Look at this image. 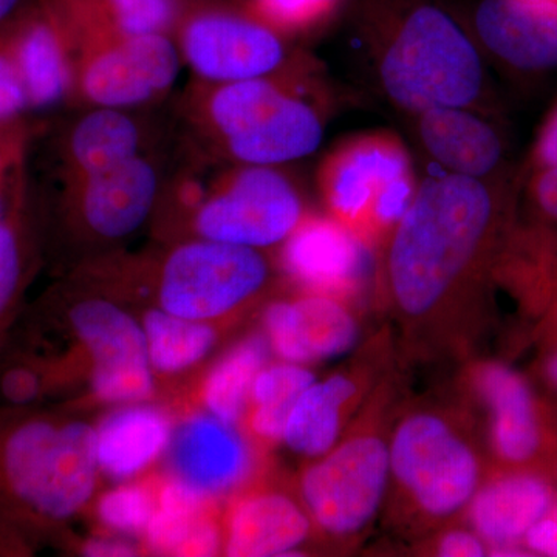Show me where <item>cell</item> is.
<instances>
[{"instance_id": "obj_39", "label": "cell", "mask_w": 557, "mask_h": 557, "mask_svg": "<svg viewBox=\"0 0 557 557\" xmlns=\"http://www.w3.org/2000/svg\"><path fill=\"white\" fill-rule=\"evenodd\" d=\"M534 199L545 214L557 220V166L542 170L534 183Z\"/></svg>"}, {"instance_id": "obj_37", "label": "cell", "mask_w": 557, "mask_h": 557, "mask_svg": "<svg viewBox=\"0 0 557 557\" xmlns=\"http://www.w3.org/2000/svg\"><path fill=\"white\" fill-rule=\"evenodd\" d=\"M437 552L440 556L445 557H480L486 555L482 537L479 534H472L463 530L446 533L438 542Z\"/></svg>"}, {"instance_id": "obj_2", "label": "cell", "mask_w": 557, "mask_h": 557, "mask_svg": "<svg viewBox=\"0 0 557 557\" xmlns=\"http://www.w3.org/2000/svg\"><path fill=\"white\" fill-rule=\"evenodd\" d=\"M95 426L38 408L0 406V556H28L97 493Z\"/></svg>"}, {"instance_id": "obj_38", "label": "cell", "mask_w": 557, "mask_h": 557, "mask_svg": "<svg viewBox=\"0 0 557 557\" xmlns=\"http://www.w3.org/2000/svg\"><path fill=\"white\" fill-rule=\"evenodd\" d=\"M79 552L84 556L91 557H127L137 556L138 548L126 537L120 534L106 533L101 536L87 539L84 545H81Z\"/></svg>"}, {"instance_id": "obj_7", "label": "cell", "mask_w": 557, "mask_h": 557, "mask_svg": "<svg viewBox=\"0 0 557 557\" xmlns=\"http://www.w3.org/2000/svg\"><path fill=\"white\" fill-rule=\"evenodd\" d=\"M172 38L201 83L262 78L302 62L289 53L288 36L244 0H183Z\"/></svg>"}, {"instance_id": "obj_34", "label": "cell", "mask_w": 557, "mask_h": 557, "mask_svg": "<svg viewBox=\"0 0 557 557\" xmlns=\"http://www.w3.org/2000/svg\"><path fill=\"white\" fill-rule=\"evenodd\" d=\"M282 35H307L327 25L346 0H244Z\"/></svg>"}, {"instance_id": "obj_42", "label": "cell", "mask_w": 557, "mask_h": 557, "mask_svg": "<svg viewBox=\"0 0 557 557\" xmlns=\"http://www.w3.org/2000/svg\"><path fill=\"white\" fill-rule=\"evenodd\" d=\"M545 375H547V380L552 383V386L557 388V354L548 359L547 366H545Z\"/></svg>"}, {"instance_id": "obj_40", "label": "cell", "mask_w": 557, "mask_h": 557, "mask_svg": "<svg viewBox=\"0 0 557 557\" xmlns=\"http://www.w3.org/2000/svg\"><path fill=\"white\" fill-rule=\"evenodd\" d=\"M534 157H536V161L541 164L542 170L557 166V109L549 116L544 129L541 132Z\"/></svg>"}, {"instance_id": "obj_6", "label": "cell", "mask_w": 557, "mask_h": 557, "mask_svg": "<svg viewBox=\"0 0 557 557\" xmlns=\"http://www.w3.org/2000/svg\"><path fill=\"white\" fill-rule=\"evenodd\" d=\"M318 186L329 214L372 248L386 245L420 185L401 138L373 131L330 150L319 166Z\"/></svg>"}, {"instance_id": "obj_28", "label": "cell", "mask_w": 557, "mask_h": 557, "mask_svg": "<svg viewBox=\"0 0 557 557\" xmlns=\"http://www.w3.org/2000/svg\"><path fill=\"white\" fill-rule=\"evenodd\" d=\"M357 394V384L347 375L314 381L293 406L282 442L300 456H324L335 448L344 413Z\"/></svg>"}, {"instance_id": "obj_36", "label": "cell", "mask_w": 557, "mask_h": 557, "mask_svg": "<svg viewBox=\"0 0 557 557\" xmlns=\"http://www.w3.org/2000/svg\"><path fill=\"white\" fill-rule=\"evenodd\" d=\"M523 542L534 555L557 557V502L530 528Z\"/></svg>"}, {"instance_id": "obj_14", "label": "cell", "mask_w": 557, "mask_h": 557, "mask_svg": "<svg viewBox=\"0 0 557 557\" xmlns=\"http://www.w3.org/2000/svg\"><path fill=\"white\" fill-rule=\"evenodd\" d=\"M164 460L168 478L219 502L247 485L256 467L251 445L239 426L203 409L186 413L174 424Z\"/></svg>"}, {"instance_id": "obj_17", "label": "cell", "mask_w": 557, "mask_h": 557, "mask_svg": "<svg viewBox=\"0 0 557 557\" xmlns=\"http://www.w3.org/2000/svg\"><path fill=\"white\" fill-rule=\"evenodd\" d=\"M358 324L339 299L304 293L276 300L263 311V335L281 361L309 366L347 354Z\"/></svg>"}, {"instance_id": "obj_11", "label": "cell", "mask_w": 557, "mask_h": 557, "mask_svg": "<svg viewBox=\"0 0 557 557\" xmlns=\"http://www.w3.org/2000/svg\"><path fill=\"white\" fill-rule=\"evenodd\" d=\"M388 457L391 474L432 518H449L478 493L480 465L474 450L434 413L405 418L388 445Z\"/></svg>"}, {"instance_id": "obj_43", "label": "cell", "mask_w": 557, "mask_h": 557, "mask_svg": "<svg viewBox=\"0 0 557 557\" xmlns=\"http://www.w3.org/2000/svg\"><path fill=\"white\" fill-rule=\"evenodd\" d=\"M528 2L555 3L557 5V0H528Z\"/></svg>"}, {"instance_id": "obj_27", "label": "cell", "mask_w": 557, "mask_h": 557, "mask_svg": "<svg viewBox=\"0 0 557 557\" xmlns=\"http://www.w3.org/2000/svg\"><path fill=\"white\" fill-rule=\"evenodd\" d=\"M62 11L76 47L79 42L112 36L171 35L183 0H54Z\"/></svg>"}, {"instance_id": "obj_3", "label": "cell", "mask_w": 557, "mask_h": 557, "mask_svg": "<svg viewBox=\"0 0 557 557\" xmlns=\"http://www.w3.org/2000/svg\"><path fill=\"white\" fill-rule=\"evenodd\" d=\"M381 89L406 112L474 108L485 72L474 38L432 0H362Z\"/></svg>"}, {"instance_id": "obj_33", "label": "cell", "mask_w": 557, "mask_h": 557, "mask_svg": "<svg viewBox=\"0 0 557 557\" xmlns=\"http://www.w3.org/2000/svg\"><path fill=\"white\" fill-rule=\"evenodd\" d=\"M159 479L127 480L98 497L95 516L108 533L143 537L157 508Z\"/></svg>"}, {"instance_id": "obj_23", "label": "cell", "mask_w": 557, "mask_h": 557, "mask_svg": "<svg viewBox=\"0 0 557 557\" xmlns=\"http://www.w3.org/2000/svg\"><path fill=\"white\" fill-rule=\"evenodd\" d=\"M145 131L131 110L94 108L65 131L58 148L60 182L90 177L143 156Z\"/></svg>"}, {"instance_id": "obj_22", "label": "cell", "mask_w": 557, "mask_h": 557, "mask_svg": "<svg viewBox=\"0 0 557 557\" xmlns=\"http://www.w3.org/2000/svg\"><path fill=\"white\" fill-rule=\"evenodd\" d=\"M143 545L159 556H215L223 552L219 500L189 490L177 480L159 479L157 508Z\"/></svg>"}, {"instance_id": "obj_10", "label": "cell", "mask_w": 557, "mask_h": 557, "mask_svg": "<svg viewBox=\"0 0 557 557\" xmlns=\"http://www.w3.org/2000/svg\"><path fill=\"white\" fill-rule=\"evenodd\" d=\"M182 64L171 35L83 40L76 47L70 101L89 109H137L163 98Z\"/></svg>"}, {"instance_id": "obj_8", "label": "cell", "mask_w": 557, "mask_h": 557, "mask_svg": "<svg viewBox=\"0 0 557 557\" xmlns=\"http://www.w3.org/2000/svg\"><path fill=\"white\" fill-rule=\"evenodd\" d=\"M150 274L157 307L218 324L258 298L271 269L260 249L189 237L156 260Z\"/></svg>"}, {"instance_id": "obj_25", "label": "cell", "mask_w": 557, "mask_h": 557, "mask_svg": "<svg viewBox=\"0 0 557 557\" xmlns=\"http://www.w3.org/2000/svg\"><path fill=\"white\" fill-rule=\"evenodd\" d=\"M417 119L421 145L449 174L486 178L496 170L502 157L500 139L471 109H429Z\"/></svg>"}, {"instance_id": "obj_21", "label": "cell", "mask_w": 557, "mask_h": 557, "mask_svg": "<svg viewBox=\"0 0 557 557\" xmlns=\"http://www.w3.org/2000/svg\"><path fill=\"white\" fill-rule=\"evenodd\" d=\"M175 421L150 401L113 406L95 426L98 465L113 482H127L145 474L166 456Z\"/></svg>"}, {"instance_id": "obj_13", "label": "cell", "mask_w": 557, "mask_h": 557, "mask_svg": "<svg viewBox=\"0 0 557 557\" xmlns=\"http://www.w3.org/2000/svg\"><path fill=\"white\" fill-rule=\"evenodd\" d=\"M163 193L160 168L146 153L119 168L61 183L58 215L69 234L112 244L137 233Z\"/></svg>"}, {"instance_id": "obj_9", "label": "cell", "mask_w": 557, "mask_h": 557, "mask_svg": "<svg viewBox=\"0 0 557 557\" xmlns=\"http://www.w3.org/2000/svg\"><path fill=\"white\" fill-rule=\"evenodd\" d=\"M65 322L87 366L91 397L110 406L150 401L157 376L141 322L106 296L76 298Z\"/></svg>"}, {"instance_id": "obj_1", "label": "cell", "mask_w": 557, "mask_h": 557, "mask_svg": "<svg viewBox=\"0 0 557 557\" xmlns=\"http://www.w3.org/2000/svg\"><path fill=\"white\" fill-rule=\"evenodd\" d=\"M500 220V196L486 178L448 172L421 183L384 251L399 313L426 318L471 285L493 255Z\"/></svg>"}, {"instance_id": "obj_41", "label": "cell", "mask_w": 557, "mask_h": 557, "mask_svg": "<svg viewBox=\"0 0 557 557\" xmlns=\"http://www.w3.org/2000/svg\"><path fill=\"white\" fill-rule=\"evenodd\" d=\"M28 2H30V0H0V30H2Z\"/></svg>"}, {"instance_id": "obj_20", "label": "cell", "mask_w": 557, "mask_h": 557, "mask_svg": "<svg viewBox=\"0 0 557 557\" xmlns=\"http://www.w3.org/2000/svg\"><path fill=\"white\" fill-rule=\"evenodd\" d=\"M306 509L277 491H252L231 504L223 518V555L288 556L309 537Z\"/></svg>"}, {"instance_id": "obj_29", "label": "cell", "mask_w": 557, "mask_h": 557, "mask_svg": "<svg viewBox=\"0 0 557 557\" xmlns=\"http://www.w3.org/2000/svg\"><path fill=\"white\" fill-rule=\"evenodd\" d=\"M270 351L265 335H251L234 344L201 380V409L239 426L247 418L255 381L260 370L269 364Z\"/></svg>"}, {"instance_id": "obj_4", "label": "cell", "mask_w": 557, "mask_h": 557, "mask_svg": "<svg viewBox=\"0 0 557 557\" xmlns=\"http://www.w3.org/2000/svg\"><path fill=\"white\" fill-rule=\"evenodd\" d=\"M309 62L234 83L197 81L186 115L209 152L234 164L278 166L321 145L325 113L314 98Z\"/></svg>"}, {"instance_id": "obj_19", "label": "cell", "mask_w": 557, "mask_h": 557, "mask_svg": "<svg viewBox=\"0 0 557 557\" xmlns=\"http://www.w3.org/2000/svg\"><path fill=\"white\" fill-rule=\"evenodd\" d=\"M46 218L28 174L0 218V351L11 339L25 295L42 265Z\"/></svg>"}, {"instance_id": "obj_5", "label": "cell", "mask_w": 557, "mask_h": 557, "mask_svg": "<svg viewBox=\"0 0 557 557\" xmlns=\"http://www.w3.org/2000/svg\"><path fill=\"white\" fill-rule=\"evenodd\" d=\"M190 172L168 194L190 237L252 249L278 247L307 214L298 186L277 166L234 164ZM189 239V237H188Z\"/></svg>"}, {"instance_id": "obj_35", "label": "cell", "mask_w": 557, "mask_h": 557, "mask_svg": "<svg viewBox=\"0 0 557 557\" xmlns=\"http://www.w3.org/2000/svg\"><path fill=\"white\" fill-rule=\"evenodd\" d=\"M30 143L32 126L27 120L0 127V218L27 175Z\"/></svg>"}, {"instance_id": "obj_31", "label": "cell", "mask_w": 557, "mask_h": 557, "mask_svg": "<svg viewBox=\"0 0 557 557\" xmlns=\"http://www.w3.org/2000/svg\"><path fill=\"white\" fill-rule=\"evenodd\" d=\"M314 381V373L296 362H274L260 370L245 418L255 438L269 445L282 442L293 406Z\"/></svg>"}, {"instance_id": "obj_30", "label": "cell", "mask_w": 557, "mask_h": 557, "mask_svg": "<svg viewBox=\"0 0 557 557\" xmlns=\"http://www.w3.org/2000/svg\"><path fill=\"white\" fill-rule=\"evenodd\" d=\"M139 322L156 376H178L197 368L219 339L214 322L177 317L157 306L149 307Z\"/></svg>"}, {"instance_id": "obj_16", "label": "cell", "mask_w": 557, "mask_h": 557, "mask_svg": "<svg viewBox=\"0 0 557 557\" xmlns=\"http://www.w3.org/2000/svg\"><path fill=\"white\" fill-rule=\"evenodd\" d=\"M9 28L30 110L70 101L76 39L54 0H30Z\"/></svg>"}, {"instance_id": "obj_18", "label": "cell", "mask_w": 557, "mask_h": 557, "mask_svg": "<svg viewBox=\"0 0 557 557\" xmlns=\"http://www.w3.org/2000/svg\"><path fill=\"white\" fill-rule=\"evenodd\" d=\"M472 33L498 60L522 70L557 65V5L528 0H480Z\"/></svg>"}, {"instance_id": "obj_24", "label": "cell", "mask_w": 557, "mask_h": 557, "mask_svg": "<svg viewBox=\"0 0 557 557\" xmlns=\"http://www.w3.org/2000/svg\"><path fill=\"white\" fill-rule=\"evenodd\" d=\"M547 480L530 472L502 475L474 494L469 518L475 533L493 547L494 555L519 547L530 528L552 507Z\"/></svg>"}, {"instance_id": "obj_12", "label": "cell", "mask_w": 557, "mask_h": 557, "mask_svg": "<svg viewBox=\"0 0 557 557\" xmlns=\"http://www.w3.org/2000/svg\"><path fill=\"white\" fill-rule=\"evenodd\" d=\"M391 475L388 445L376 435L347 440L300 475V496L314 525L351 536L379 512Z\"/></svg>"}, {"instance_id": "obj_15", "label": "cell", "mask_w": 557, "mask_h": 557, "mask_svg": "<svg viewBox=\"0 0 557 557\" xmlns=\"http://www.w3.org/2000/svg\"><path fill=\"white\" fill-rule=\"evenodd\" d=\"M278 247V265L306 293L344 299L368 277L369 245L330 214L307 212Z\"/></svg>"}, {"instance_id": "obj_32", "label": "cell", "mask_w": 557, "mask_h": 557, "mask_svg": "<svg viewBox=\"0 0 557 557\" xmlns=\"http://www.w3.org/2000/svg\"><path fill=\"white\" fill-rule=\"evenodd\" d=\"M61 387L54 359L28 347L0 351V406L11 409L38 408Z\"/></svg>"}, {"instance_id": "obj_26", "label": "cell", "mask_w": 557, "mask_h": 557, "mask_svg": "<svg viewBox=\"0 0 557 557\" xmlns=\"http://www.w3.org/2000/svg\"><path fill=\"white\" fill-rule=\"evenodd\" d=\"M475 386L493 416L494 449L509 463H527L541 448V426L533 392L508 366L485 364L475 375Z\"/></svg>"}]
</instances>
